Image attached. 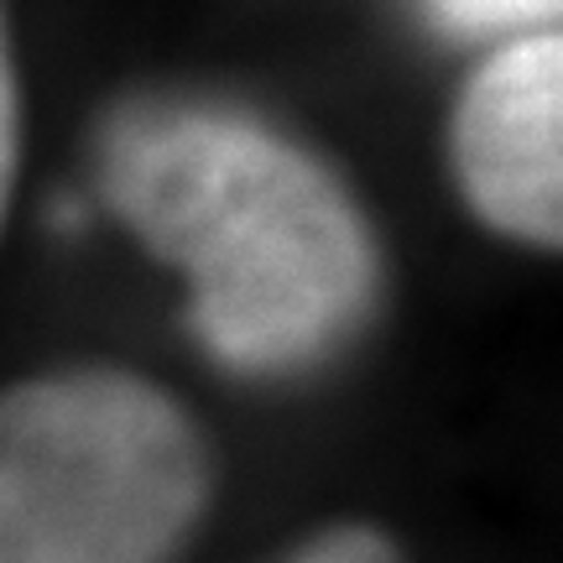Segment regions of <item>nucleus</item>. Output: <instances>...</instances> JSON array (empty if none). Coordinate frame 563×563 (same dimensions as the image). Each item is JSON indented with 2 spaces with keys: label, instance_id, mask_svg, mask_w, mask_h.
Here are the masks:
<instances>
[{
  "label": "nucleus",
  "instance_id": "f257e3e1",
  "mask_svg": "<svg viewBox=\"0 0 563 563\" xmlns=\"http://www.w3.org/2000/svg\"><path fill=\"white\" fill-rule=\"evenodd\" d=\"M104 188L194 287L203 340L235 365L313 355L371 298V241L340 183L224 110H141L110 131Z\"/></svg>",
  "mask_w": 563,
  "mask_h": 563
},
{
  "label": "nucleus",
  "instance_id": "f03ea898",
  "mask_svg": "<svg viewBox=\"0 0 563 563\" xmlns=\"http://www.w3.org/2000/svg\"><path fill=\"white\" fill-rule=\"evenodd\" d=\"M199 506V433L136 376L0 397V563H167Z\"/></svg>",
  "mask_w": 563,
  "mask_h": 563
},
{
  "label": "nucleus",
  "instance_id": "7ed1b4c3",
  "mask_svg": "<svg viewBox=\"0 0 563 563\" xmlns=\"http://www.w3.org/2000/svg\"><path fill=\"white\" fill-rule=\"evenodd\" d=\"M454 167L496 230L563 251V32L511 42L470 79Z\"/></svg>",
  "mask_w": 563,
  "mask_h": 563
},
{
  "label": "nucleus",
  "instance_id": "20e7f679",
  "mask_svg": "<svg viewBox=\"0 0 563 563\" xmlns=\"http://www.w3.org/2000/svg\"><path fill=\"white\" fill-rule=\"evenodd\" d=\"M443 21L485 32V26H532V21H559L563 0H433Z\"/></svg>",
  "mask_w": 563,
  "mask_h": 563
},
{
  "label": "nucleus",
  "instance_id": "39448f33",
  "mask_svg": "<svg viewBox=\"0 0 563 563\" xmlns=\"http://www.w3.org/2000/svg\"><path fill=\"white\" fill-rule=\"evenodd\" d=\"M292 563H397L391 543L376 538V532H361V527H350V532H329L319 543L298 553Z\"/></svg>",
  "mask_w": 563,
  "mask_h": 563
},
{
  "label": "nucleus",
  "instance_id": "423d86ee",
  "mask_svg": "<svg viewBox=\"0 0 563 563\" xmlns=\"http://www.w3.org/2000/svg\"><path fill=\"white\" fill-rule=\"evenodd\" d=\"M16 173V79H11V53H5V16H0V209L11 194Z\"/></svg>",
  "mask_w": 563,
  "mask_h": 563
}]
</instances>
